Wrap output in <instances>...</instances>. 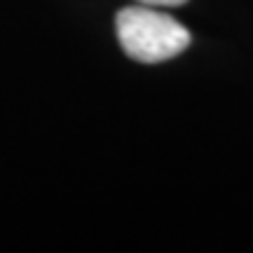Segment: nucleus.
I'll use <instances>...</instances> for the list:
<instances>
[{"instance_id":"f257e3e1","label":"nucleus","mask_w":253,"mask_h":253,"mask_svg":"<svg viewBox=\"0 0 253 253\" xmlns=\"http://www.w3.org/2000/svg\"><path fill=\"white\" fill-rule=\"evenodd\" d=\"M120 47L138 63H160L183 54L190 47V31L181 21L150 5H129L115 17Z\"/></svg>"},{"instance_id":"f03ea898","label":"nucleus","mask_w":253,"mask_h":253,"mask_svg":"<svg viewBox=\"0 0 253 253\" xmlns=\"http://www.w3.org/2000/svg\"><path fill=\"white\" fill-rule=\"evenodd\" d=\"M141 5H150V7H181L188 0H138Z\"/></svg>"}]
</instances>
